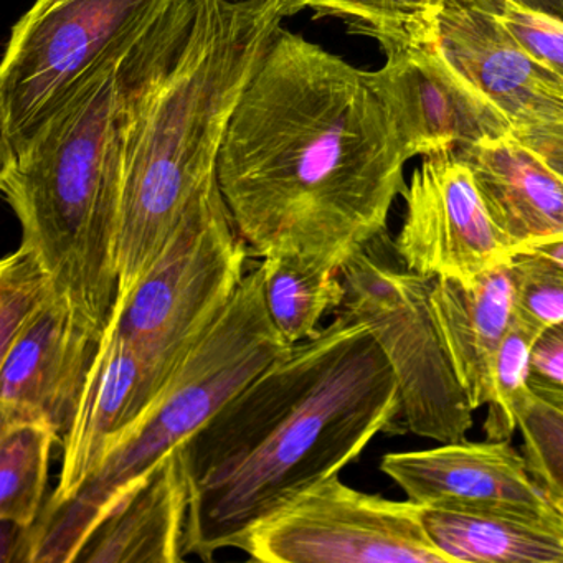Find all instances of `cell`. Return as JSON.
Returning <instances> with one entry per match:
<instances>
[{
    "mask_svg": "<svg viewBox=\"0 0 563 563\" xmlns=\"http://www.w3.org/2000/svg\"><path fill=\"white\" fill-rule=\"evenodd\" d=\"M523 457L550 499L563 497V407L526 390L516 405Z\"/></svg>",
    "mask_w": 563,
    "mask_h": 563,
    "instance_id": "cb8c5ba5",
    "label": "cell"
},
{
    "mask_svg": "<svg viewBox=\"0 0 563 563\" xmlns=\"http://www.w3.org/2000/svg\"><path fill=\"white\" fill-rule=\"evenodd\" d=\"M514 134L563 179V120L522 128Z\"/></svg>",
    "mask_w": 563,
    "mask_h": 563,
    "instance_id": "83f0119b",
    "label": "cell"
},
{
    "mask_svg": "<svg viewBox=\"0 0 563 563\" xmlns=\"http://www.w3.org/2000/svg\"><path fill=\"white\" fill-rule=\"evenodd\" d=\"M552 503L555 504L556 509L563 516V497H553Z\"/></svg>",
    "mask_w": 563,
    "mask_h": 563,
    "instance_id": "4dcf8cb0",
    "label": "cell"
},
{
    "mask_svg": "<svg viewBox=\"0 0 563 563\" xmlns=\"http://www.w3.org/2000/svg\"><path fill=\"white\" fill-rule=\"evenodd\" d=\"M187 0H35L0 67V157L111 62L140 48Z\"/></svg>",
    "mask_w": 563,
    "mask_h": 563,
    "instance_id": "5b68a950",
    "label": "cell"
},
{
    "mask_svg": "<svg viewBox=\"0 0 563 563\" xmlns=\"http://www.w3.org/2000/svg\"><path fill=\"white\" fill-rule=\"evenodd\" d=\"M556 405H560V407H563V401H560V404H556Z\"/></svg>",
    "mask_w": 563,
    "mask_h": 563,
    "instance_id": "1f68e13d",
    "label": "cell"
},
{
    "mask_svg": "<svg viewBox=\"0 0 563 563\" xmlns=\"http://www.w3.org/2000/svg\"><path fill=\"white\" fill-rule=\"evenodd\" d=\"M434 47L499 108L514 131L563 120V80L533 60L497 18L496 0H443Z\"/></svg>",
    "mask_w": 563,
    "mask_h": 563,
    "instance_id": "8fae6325",
    "label": "cell"
},
{
    "mask_svg": "<svg viewBox=\"0 0 563 563\" xmlns=\"http://www.w3.org/2000/svg\"><path fill=\"white\" fill-rule=\"evenodd\" d=\"M431 543L456 562L563 563V517L483 516L421 509Z\"/></svg>",
    "mask_w": 563,
    "mask_h": 563,
    "instance_id": "ac0fdd59",
    "label": "cell"
},
{
    "mask_svg": "<svg viewBox=\"0 0 563 563\" xmlns=\"http://www.w3.org/2000/svg\"><path fill=\"white\" fill-rule=\"evenodd\" d=\"M187 514L189 481L179 448L98 520L75 563L183 562Z\"/></svg>",
    "mask_w": 563,
    "mask_h": 563,
    "instance_id": "9a60e30c",
    "label": "cell"
},
{
    "mask_svg": "<svg viewBox=\"0 0 563 563\" xmlns=\"http://www.w3.org/2000/svg\"><path fill=\"white\" fill-rule=\"evenodd\" d=\"M517 4L563 22V0H516Z\"/></svg>",
    "mask_w": 563,
    "mask_h": 563,
    "instance_id": "f546056e",
    "label": "cell"
},
{
    "mask_svg": "<svg viewBox=\"0 0 563 563\" xmlns=\"http://www.w3.org/2000/svg\"><path fill=\"white\" fill-rule=\"evenodd\" d=\"M404 197L407 213L394 250L410 272L473 283L509 258L473 173L456 156L423 157Z\"/></svg>",
    "mask_w": 563,
    "mask_h": 563,
    "instance_id": "9c48e42d",
    "label": "cell"
},
{
    "mask_svg": "<svg viewBox=\"0 0 563 563\" xmlns=\"http://www.w3.org/2000/svg\"><path fill=\"white\" fill-rule=\"evenodd\" d=\"M411 156H461L514 133L509 118L446 64L434 44L384 65Z\"/></svg>",
    "mask_w": 563,
    "mask_h": 563,
    "instance_id": "4fadbf2b",
    "label": "cell"
},
{
    "mask_svg": "<svg viewBox=\"0 0 563 563\" xmlns=\"http://www.w3.org/2000/svg\"><path fill=\"white\" fill-rule=\"evenodd\" d=\"M514 276V316L542 334L545 329L563 322V269L532 252H510Z\"/></svg>",
    "mask_w": 563,
    "mask_h": 563,
    "instance_id": "d4e9b609",
    "label": "cell"
},
{
    "mask_svg": "<svg viewBox=\"0 0 563 563\" xmlns=\"http://www.w3.org/2000/svg\"><path fill=\"white\" fill-rule=\"evenodd\" d=\"M378 236L341 269L344 299L335 312L371 329L400 387L394 430L438 443L466 440L474 408L461 387L431 306L434 279L390 265Z\"/></svg>",
    "mask_w": 563,
    "mask_h": 563,
    "instance_id": "52a82bcc",
    "label": "cell"
},
{
    "mask_svg": "<svg viewBox=\"0 0 563 563\" xmlns=\"http://www.w3.org/2000/svg\"><path fill=\"white\" fill-rule=\"evenodd\" d=\"M421 509L410 499H385L329 477L236 549L263 563H451L431 543Z\"/></svg>",
    "mask_w": 563,
    "mask_h": 563,
    "instance_id": "ba28073f",
    "label": "cell"
},
{
    "mask_svg": "<svg viewBox=\"0 0 563 563\" xmlns=\"http://www.w3.org/2000/svg\"><path fill=\"white\" fill-rule=\"evenodd\" d=\"M514 296L509 258L476 282L437 278L431 288L438 328L474 411L489 400L494 361L512 324Z\"/></svg>",
    "mask_w": 563,
    "mask_h": 563,
    "instance_id": "e0dca14e",
    "label": "cell"
},
{
    "mask_svg": "<svg viewBox=\"0 0 563 563\" xmlns=\"http://www.w3.org/2000/svg\"><path fill=\"white\" fill-rule=\"evenodd\" d=\"M289 349L269 318L262 266L256 265L156 404L97 473L68 499L45 504L29 529L27 563H75L88 533L124 493Z\"/></svg>",
    "mask_w": 563,
    "mask_h": 563,
    "instance_id": "277c9868",
    "label": "cell"
},
{
    "mask_svg": "<svg viewBox=\"0 0 563 563\" xmlns=\"http://www.w3.org/2000/svg\"><path fill=\"white\" fill-rule=\"evenodd\" d=\"M457 159L473 173L510 252L563 236V179L516 134L477 144Z\"/></svg>",
    "mask_w": 563,
    "mask_h": 563,
    "instance_id": "2e32d148",
    "label": "cell"
},
{
    "mask_svg": "<svg viewBox=\"0 0 563 563\" xmlns=\"http://www.w3.org/2000/svg\"><path fill=\"white\" fill-rule=\"evenodd\" d=\"M140 48L101 68L0 157V189L21 225V246L41 260L57 298L100 334L118 298L124 141Z\"/></svg>",
    "mask_w": 563,
    "mask_h": 563,
    "instance_id": "3957f363",
    "label": "cell"
},
{
    "mask_svg": "<svg viewBox=\"0 0 563 563\" xmlns=\"http://www.w3.org/2000/svg\"><path fill=\"white\" fill-rule=\"evenodd\" d=\"M529 387L553 404L563 401V322L545 329L533 344Z\"/></svg>",
    "mask_w": 563,
    "mask_h": 563,
    "instance_id": "4316f807",
    "label": "cell"
},
{
    "mask_svg": "<svg viewBox=\"0 0 563 563\" xmlns=\"http://www.w3.org/2000/svg\"><path fill=\"white\" fill-rule=\"evenodd\" d=\"M101 335L55 298L0 354V423L45 421L64 437Z\"/></svg>",
    "mask_w": 563,
    "mask_h": 563,
    "instance_id": "7c38bea8",
    "label": "cell"
},
{
    "mask_svg": "<svg viewBox=\"0 0 563 563\" xmlns=\"http://www.w3.org/2000/svg\"><path fill=\"white\" fill-rule=\"evenodd\" d=\"M285 19L309 11L314 18L338 19L351 34L377 42L385 58L434 44L438 0H279Z\"/></svg>",
    "mask_w": 563,
    "mask_h": 563,
    "instance_id": "ffe728a7",
    "label": "cell"
},
{
    "mask_svg": "<svg viewBox=\"0 0 563 563\" xmlns=\"http://www.w3.org/2000/svg\"><path fill=\"white\" fill-rule=\"evenodd\" d=\"M262 260L266 308L279 334L291 347L314 338L324 316L341 308V272L292 253Z\"/></svg>",
    "mask_w": 563,
    "mask_h": 563,
    "instance_id": "d6986e66",
    "label": "cell"
},
{
    "mask_svg": "<svg viewBox=\"0 0 563 563\" xmlns=\"http://www.w3.org/2000/svg\"><path fill=\"white\" fill-rule=\"evenodd\" d=\"M400 387L367 325L338 312L230 398L180 446L186 556L210 562L394 430Z\"/></svg>",
    "mask_w": 563,
    "mask_h": 563,
    "instance_id": "7a4b0ae2",
    "label": "cell"
},
{
    "mask_svg": "<svg viewBox=\"0 0 563 563\" xmlns=\"http://www.w3.org/2000/svg\"><path fill=\"white\" fill-rule=\"evenodd\" d=\"M60 437L45 421L0 423V520L21 527L37 522L52 450Z\"/></svg>",
    "mask_w": 563,
    "mask_h": 563,
    "instance_id": "44dd1931",
    "label": "cell"
},
{
    "mask_svg": "<svg viewBox=\"0 0 563 563\" xmlns=\"http://www.w3.org/2000/svg\"><path fill=\"white\" fill-rule=\"evenodd\" d=\"M249 255L222 194L196 207L153 268L118 296L107 325L136 352L157 395L235 298Z\"/></svg>",
    "mask_w": 563,
    "mask_h": 563,
    "instance_id": "8992f818",
    "label": "cell"
},
{
    "mask_svg": "<svg viewBox=\"0 0 563 563\" xmlns=\"http://www.w3.org/2000/svg\"><path fill=\"white\" fill-rule=\"evenodd\" d=\"M380 470L411 503L427 509L527 519L563 517L509 441L464 440L388 453Z\"/></svg>",
    "mask_w": 563,
    "mask_h": 563,
    "instance_id": "30bf717a",
    "label": "cell"
},
{
    "mask_svg": "<svg viewBox=\"0 0 563 563\" xmlns=\"http://www.w3.org/2000/svg\"><path fill=\"white\" fill-rule=\"evenodd\" d=\"M497 18L527 54L563 80V22L517 4L496 0Z\"/></svg>",
    "mask_w": 563,
    "mask_h": 563,
    "instance_id": "484cf974",
    "label": "cell"
},
{
    "mask_svg": "<svg viewBox=\"0 0 563 563\" xmlns=\"http://www.w3.org/2000/svg\"><path fill=\"white\" fill-rule=\"evenodd\" d=\"M411 157L385 68L282 27L230 118L220 189L250 255L341 272L387 233Z\"/></svg>",
    "mask_w": 563,
    "mask_h": 563,
    "instance_id": "6da1fadb",
    "label": "cell"
},
{
    "mask_svg": "<svg viewBox=\"0 0 563 563\" xmlns=\"http://www.w3.org/2000/svg\"><path fill=\"white\" fill-rule=\"evenodd\" d=\"M520 249L532 250V252L540 253V255L552 260L555 265H559L560 268L563 269V236L540 240V242L529 243V245L520 246Z\"/></svg>",
    "mask_w": 563,
    "mask_h": 563,
    "instance_id": "f1b7e54d",
    "label": "cell"
},
{
    "mask_svg": "<svg viewBox=\"0 0 563 563\" xmlns=\"http://www.w3.org/2000/svg\"><path fill=\"white\" fill-rule=\"evenodd\" d=\"M438 2H440V4H443V0H438Z\"/></svg>",
    "mask_w": 563,
    "mask_h": 563,
    "instance_id": "d6a6232c",
    "label": "cell"
},
{
    "mask_svg": "<svg viewBox=\"0 0 563 563\" xmlns=\"http://www.w3.org/2000/svg\"><path fill=\"white\" fill-rule=\"evenodd\" d=\"M539 332L514 316L509 331L500 342L490 377V395L483 430L486 440L510 441L516 433V405L529 390L530 357Z\"/></svg>",
    "mask_w": 563,
    "mask_h": 563,
    "instance_id": "7402d4cb",
    "label": "cell"
},
{
    "mask_svg": "<svg viewBox=\"0 0 563 563\" xmlns=\"http://www.w3.org/2000/svg\"><path fill=\"white\" fill-rule=\"evenodd\" d=\"M157 398L136 352L107 325L74 420L62 437L60 479L47 503L74 496Z\"/></svg>",
    "mask_w": 563,
    "mask_h": 563,
    "instance_id": "5bb4252c",
    "label": "cell"
},
{
    "mask_svg": "<svg viewBox=\"0 0 563 563\" xmlns=\"http://www.w3.org/2000/svg\"><path fill=\"white\" fill-rule=\"evenodd\" d=\"M54 282L31 250L19 246L0 263V354L54 299Z\"/></svg>",
    "mask_w": 563,
    "mask_h": 563,
    "instance_id": "603a6c76",
    "label": "cell"
}]
</instances>
